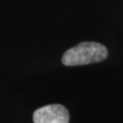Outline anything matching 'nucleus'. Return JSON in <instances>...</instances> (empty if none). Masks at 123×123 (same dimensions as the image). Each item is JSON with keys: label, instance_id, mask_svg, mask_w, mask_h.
<instances>
[{"label": "nucleus", "instance_id": "f257e3e1", "mask_svg": "<svg viewBox=\"0 0 123 123\" xmlns=\"http://www.w3.org/2000/svg\"><path fill=\"white\" fill-rule=\"evenodd\" d=\"M108 49L104 45L97 42H81L68 49L62 56L61 61L65 66H82L105 60Z\"/></svg>", "mask_w": 123, "mask_h": 123}, {"label": "nucleus", "instance_id": "f03ea898", "mask_svg": "<svg viewBox=\"0 0 123 123\" xmlns=\"http://www.w3.org/2000/svg\"><path fill=\"white\" fill-rule=\"evenodd\" d=\"M34 123H68L69 114L64 106L52 104L39 108L33 114Z\"/></svg>", "mask_w": 123, "mask_h": 123}]
</instances>
